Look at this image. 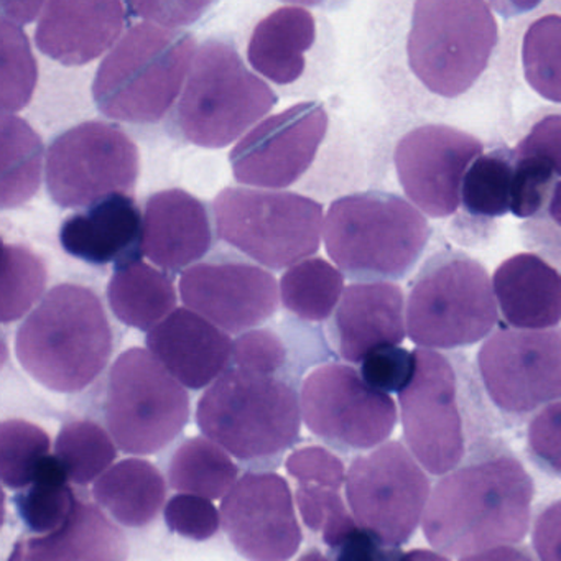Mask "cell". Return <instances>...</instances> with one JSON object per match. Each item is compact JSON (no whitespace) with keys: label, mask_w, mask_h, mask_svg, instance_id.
<instances>
[{"label":"cell","mask_w":561,"mask_h":561,"mask_svg":"<svg viewBox=\"0 0 561 561\" xmlns=\"http://www.w3.org/2000/svg\"><path fill=\"white\" fill-rule=\"evenodd\" d=\"M534 494V481L520 459L488 439L436 482L423 515V534L448 557L518 543L530 528Z\"/></svg>","instance_id":"obj_1"},{"label":"cell","mask_w":561,"mask_h":561,"mask_svg":"<svg viewBox=\"0 0 561 561\" xmlns=\"http://www.w3.org/2000/svg\"><path fill=\"white\" fill-rule=\"evenodd\" d=\"M114 333L103 301L84 285L51 288L21 324L15 354L21 366L54 392L87 389L106 369Z\"/></svg>","instance_id":"obj_2"},{"label":"cell","mask_w":561,"mask_h":561,"mask_svg":"<svg viewBox=\"0 0 561 561\" xmlns=\"http://www.w3.org/2000/svg\"><path fill=\"white\" fill-rule=\"evenodd\" d=\"M468 376L455 357L413 351L412 377L399 392L400 416L410 453L430 474H448L488 442L482 399Z\"/></svg>","instance_id":"obj_3"},{"label":"cell","mask_w":561,"mask_h":561,"mask_svg":"<svg viewBox=\"0 0 561 561\" xmlns=\"http://www.w3.org/2000/svg\"><path fill=\"white\" fill-rule=\"evenodd\" d=\"M430 236L425 216L393 193L344 196L330 206L324 222L331 261L359 284L407 277L422 259Z\"/></svg>","instance_id":"obj_4"},{"label":"cell","mask_w":561,"mask_h":561,"mask_svg":"<svg viewBox=\"0 0 561 561\" xmlns=\"http://www.w3.org/2000/svg\"><path fill=\"white\" fill-rule=\"evenodd\" d=\"M195 55L192 34L147 22L134 25L98 68V110L123 123H159L182 93Z\"/></svg>","instance_id":"obj_5"},{"label":"cell","mask_w":561,"mask_h":561,"mask_svg":"<svg viewBox=\"0 0 561 561\" xmlns=\"http://www.w3.org/2000/svg\"><path fill=\"white\" fill-rule=\"evenodd\" d=\"M196 423L242 461L272 458L297 443L301 403L288 383L251 370H226L199 399Z\"/></svg>","instance_id":"obj_6"},{"label":"cell","mask_w":561,"mask_h":561,"mask_svg":"<svg viewBox=\"0 0 561 561\" xmlns=\"http://www.w3.org/2000/svg\"><path fill=\"white\" fill-rule=\"evenodd\" d=\"M407 333L425 350H455L484 340L497 323V300L481 262L439 252L416 275L407 301Z\"/></svg>","instance_id":"obj_7"},{"label":"cell","mask_w":561,"mask_h":561,"mask_svg":"<svg viewBox=\"0 0 561 561\" xmlns=\"http://www.w3.org/2000/svg\"><path fill=\"white\" fill-rule=\"evenodd\" d=\"M497 35L481 0H419L407 42L410 70L432 93L461 96L484 73Z\"/></svg>","instance_id":"obj_8"},{"label":"cell","mask_w":561,"mask_h":561,"mask_svg":"<svg viewBox=\"0 0 561 561\" xmlns=\"http://www.w3.org/2000/svg\"><path fill=\"white\" fill-rule=\"evenodd\" d=\"M277 101L231 42L213 38L196 50L180 98V129L195 146L222 149L271 113Z\"/></svg>","instance_id":"obj_9"},{"label":"cell","mask_w":561,"mask_h":561,"mask_svg":"<svg viewBox=\"0 0 561 561\" xmlns=\"http://www.w3.org/2000/svg\"><path fill=\"white\" fill-rule=\"evenodd\" d=\"M213 213L222 241L272 271L294 267L320 249L323 206L307 196L229 186Z\"/></svg>","instance_id":"obj_10"},{"label":"cell","mask_w":561,"mask_h":561,"mask_svg":"<svg viewBox=\"0 0 561 561\" xmlns=\"http://www.w3.org/2000/svg\"><path fill=\"white\" fill-rule=\"evenodd\" d=\"M190 397L150 351L130 347L110 370L106 423L116 445L130 455H153L188 423Z\"/></svg>","instance_id":"obj_11"},{"label":"cell","mask_w":561,"mask_h":561,"mask_svg":"<svg viewBox=\"0 0 561 561\" xmlns=\"http://www.w3.org/2000/svg\"><path fill=\"white\" fill-rule=\"evenodd\" d=\"M140 156L136 142L114 124L90 121L71 127L47 152V188L61 208L93 206L136 188Z\"/></svg>","instance_id":"obj_12"},{"label":"cell","mask_w":561,"mask_h":561,"mask_svg":"<svg viewBox=\"0 0 561 561\" xmlns=\"http://www.w3.org/2000/svg\"><path fill=\"white\" fill-rule=\"evenodd\" d=\"M432 485L403 443L389 442L351 465L346 497L357 525L399 548L425 515Z\"/></svg>","instance_id":"obj_13"},{"label":"cell","mask_w":561,"mask_h":561,"mask_svg":"<svg viewBox=\"0 0 561 561\" xmlns=\"http://www.w3.org/2000/svg\"><path fill=\"white\" fill-rule=\"evenodd\" d=\"M479 376L504 415L525 419L561 400V328L501 330L478 353Z\"/></svg>","instance_id":"obj_14"},{"label":"cell","mask_w":561,"mask_h":561,"mask_svg":"<svg viewBox=\"0 0 561 561\" xmlns=\"http://www.w3.org/2000/svg\"><path fill=\"white\" fill-rule=\"evenodd\" d=\"M301 416L311 433L344 449L383 445L397 425L389 393L373 389L344 364H324L308 374L301 387Z\"/></svg>","instance_id":"obj_15"},{"label":"cell","mask_w":561,"mask_h":561,"mask_svg":"<svg viewBox=\"0 0 561 561\" xmlns=\"http://www.w3.org/2000/svg\"><path fill=\"white\" fill-rule=\"evenodd\" d=\"M328 130L318 103H298L259 123L229 153L232 175L242 185L287 188L310 169Z\"/></svg>","instance_id":"obj_16"},{"label":"cell","mask_w":561,"mask_h":561,"mask_svg":"<svg viewBox=\"0 0 561 561\" xmlns=\"http://www.w3.org/2000/svg\"><path fill=\"white\" fill-rule=\"evenodd\" d=\"M481 140L455 127L430 124L410 130L396 149L400 185L430 218H448L461 203L466 170L482 156Z\"/></svg>","instance_id":"obj_17"},{"label":"cell","mask_w":561,"mask_h":561,"mask_svg":"<svg viewBox=\"0 0 561 561\" xmlns=\"http://www.w3.org/2000/svg\"><path fill=\"white\" fill-rule=\"evenodd\" d=\"M221 520L249 561H288L300 550V524L290 488L274 472H248L222 499Z\"/></svg>","instance_id":"obj_18"},{"label":"cell","mask_w":561,"mask_h":561,"mask_svg":"<svg viewBox=\"0 0 561 561\" xmlns=\"http://www.w3.org/2000/svg\"><path fill=\"white\" fill-rule=\"evenodd\" d=\"M180 295L190 310L232 334L252 331L278 308L274 275L242 262H206L186 268Z\"/></svg>","instance_id":"obj_19"},{"label":"cell","mask_w":561,"mask_h":561,"mask_svg":"<svg viewBox=\"0 0 561 561\" xmlns=\"http://www.w3.org/2000/svg\"><path fill=\"white\" fill-rule=\"evenodd\" d=\"M126 24V5L117 0H54L45 4L35 44L45 57L81 67L113 47Z\"/></svg>","instance_id":"obj_20"},{"label":"cell","mask_w":561,"mask_h":561,"mask_svg":"<svg viewBox=\"0 0 561 561\" xmlns=\"http://www.w3.org/2000/svg\"><path fill=\"white\" fill-rule=\"evenodd\" d=\"M150 353L188 389L215 383L228 367L234 343L228 333L190 308H176L147 334Z\"/></svg>","instance_id":"obj_21"},{"label":"cell","mask_w":561,"mask_h":561,"mask_svg":"<svg viewBox=\"0 0 561 561\" xmlns=\"http://www.w3.org/2000/svg\"><path fill=\"white\" fill-rule=\"evenodd\" d=\"M405 300L390 282L353 284L334 313V340L347 363H363L380 347L399 346L407 336Z\"/></svg>","instance_id":"obj_22"},{"label":"cell","mask_w":561,"mask_h":561,"mask_svg":"<svg viewBox=\"0 0 561 561\" xmlns=\"http://www.w3.org/2000/svg\"><path fill=\"white\" fill-rule=\"evenodd\" d=\"M211 244V221L202 199L179 188L150 196L142 234V254L149 261L179 272L205 257Z\"/></svg>","instance_id":"obj_23"},{"label":"cell","mask_w":561,"mask_h":561,"mask_svg":"<svg viewBox=\"0 0 561 561\" xmlns=\"http://www.w3.org/2000/svg\"><path fill=\"white\" fill-rule=\"evenodd\" d=\"M144 216L136 199L113 195L84 213L65 219L60 244L71 257L103 267L136 261L142 255Z\"/></svg>","instance_id":"obj_24"},{"label":"cell","mask_w":561,"mask_h":561,"mask_svg":"<svg viewBox=\"0 0 561 561\" xmlns=\"http://www.w3.org/2000/svg\"><path fill=\"white\" fill-rule=\"evenodd\" d=\"M502 317L515 330H550L561 323V275L535 254L512 255L492 278Z\"/></svg>","instance_id":"obj_25"},{"label":"cell","mask_w":561,"mask_h":561,"mask_svg":"<svg viewBox=\"0 0 561 561\" xmlns=\"http://www.w3.org/2000/svg\"><path fill=\"white\" fill-rule=\"evenodd\" d=\"M127 553L123 531L100 508L78 501L64 527L22 541L9 561H126Z\"/></svg>","instance_id":"obj_26"},{"label":"cell","mask_w":561,"mask_h":561,"mask_svg":"<svg viewBox=\"0 0 561 561\" xmlns=\"http://www.w3.org/2000/svg\"><path fill=\"white\" fill-rule=\"evenodd\" d=\"M317 41L313 15L304 5H284L259 22L248 45V60L262 77L277 84L295 83L304 75L305 51Z\"/></svg>","instance_id":"obj_27"},{"label":"cell","mask_w":561,"mask_h":561,"mask_svg":"<svg viewBox=\"0 0 561 561\" xmlns=\"http://www.w3.org/2000/svg\"><path fill=\"white\" fill-rule=\"evenodd\" d=\"M98 504L126 527H146L167 497L162 472L146 459L129 458L107 469L93 488Z\"/></svg>","instance_id":"obj_28"},{"label":"cell","mask_w":561,"mask_h":561,"mask_svg":"<svg viewBox=\"0 0 561 561\" xmlns=\"http://www.w3.org/2000/svg\"><path fill=\"white\" fill-rule=\"evenodd\" d=\"M107 300L117 320L140 331L153 330L176 310L173 282L140 259L116 267Z\"/></svg>","instance_id":"obj_29"},{"label":"cell","mask_w":561,"mask_h":561,"mask_svg":"<svg viewBox=\"0 0 561 561\" xmlns=\"http://www.w3.org/2000/svg\"><path fill=\"white\" fill-rule=\"evenodd\" d=\"M0 142V206L5 211L31 202L41 190L44 142L31 124L14 114H2Z\"/></svg>","instance_id":"obj_30"},{"label":"cell","mask_w":561,"mask_h":561,"mask_svg":"<svg viewBox=\"0 0 561 561\" xmlns=\"http://www.w3.org/2000/svg\"><path fill=\"white\" fill-rule=\"evenodd\" d=\"M238 466L211 439L195 436L183 442L170 459V484L183 494L221 499L234 488Z\"/></svg>","instance_id":"obj_31"},{"label":"cell","mask_w":561,"mask_h":561,"mask_svg":"<svg viewBox=\"0 0 561 561\" xmlns=\"http://www.w3.org/2000/svg\"><path fill=\"white\" fill-rule=\"evenodd\" d=\"M343 290V272L321 257L294 265L280 280L282 304L307 321L328 320L340 305Z\"/></svg>","instance_id":"obj_32"},{"label":"cell","mask_w":561,"mask_h":561,"mask_svg":"<svg viewBox=\"0 0 561 561\" xmlns=\"http://www.w3.org/2000/svg\"><path fill=\"white\" fill-rule=\"evenodd\" d=\"M514 150L499 149L479 157L465 176L461 199L476 218H501L511 211Z\"/></svg>","instance_id":"obj_33"},{"label":"cell","mask_w":561,"mask_h":561,"mask_svg":"<svg viewBox=\"0 0 561 561\" xmlns=\"http://www.w3.org/2000/svg\"><path fill=\"white\" fill-rule=\"evenodd\" d=\"M106 430L90 420L67 423L55 442V456L64 462L68 479L87 485L113 468L117 449Z\"/></svg>","instance_id":"obj_34"},{"label":"cell","mask_w":561,"mask_h":561,"mask_svg":"<svg viewBox=\"0 0 561 561\" xmlns=\"http://www.w3.org/2000/svg\"><path fill=\"white\" fill-rule=\"evenodd\" d=\"M48 268L41 255L21 244H5L2 254L0 320H21L41 300L47 288Z\"/></svg>","instance_id":"obj_35"},{"label":"cell","mask_w":561,"mask_h":561,"mask_svg":"<svg viewBox=\"0 0 561 561\" xmlns=\"http://www.w3.org/2000/svg\"><path fill=\"white\" fill-rule=\"evenodd\" d=\"M527 83L551 103H561V15L538 19L528 27L522 45Z\"/></svg>","instance_id":"obj_36"},{"label":"cell","mask_w":561,"mask_h":561,"mask_svg":"<svg viewBox=\"0 0 561 561\" xmlns=\"http://www.w3.org/2000/svg\"><path fill=\"white\" fill-rule=\"evenodd\" d=\"M50 435L25 420H5L0 425V478L11 489L28 488L50 453Z\"/></svg>","instance_id":"obj_37"},{"label":"cell","mask_w":561,"mask_h":561,"mask_svg":"<svg viewBox=\"0 0 561 561\" xmlns=\"http://www.w3.org/2000/svg\"><path fill=\"white\" fill-rule=\"evenodd\" d=\"M2 45V73H0V106L2 114L25 110L34 96L38 81V67L31 42L21 25L2 19L0 22Z\"/></svg>","instance_id":"obj_38"},{"label":"cell","mask_w":561,"mask_h":561,"mask_svg":"<svg viewBox=\"0 0 561 561\" xmlns=\"http://www.w3.org/2000/svg\"><path fill=\"white\" fill-rule=\"evenodd\" d=\"M68 482L37 479L15 497L19 514L32 531L48 535L67 524L78 504Z\"/></svg>","instance_id":"obj_39"},{"label":"cell","mask_w":561,"mask_h":561,"mask_svg":"<svg viewBox=\"0 0 561 561\" xmlns=\"http://www.w3.org/2000/svg\"><path fill=\"white\" fill-rule=\"evenodd\" d=\"M301 518L310 530L320 531L323 541L334 550L357 528L340 492L321 485L304 484L297 491Z\"/></svg>","instance_id":"obj_40"},{"label":"cell","mask_w":561,"mask_h":561,"mask_svg":"<svg viewBox=\"0 0 561 561\" xmlns=\"http://www.w3.org/2000/svg\"><path fill=\"white\" fill-rule=\"evenodd\" d=\"M553 167L537 157L515 156L514 180H512L511 211L517 218L537 215L553 193Z\"/></svg>","instance_id":"obj_41"},{"label":"cell","mask_w":561,"mask_h":561,"mask_svg":"<svg viewBox=\"0 0 561 561\" xmlns=\"http://www.w3.org/2000/svg\"><path fill=\"white\" fill-rule=\"evenodd\" d=\"M219 520V512L213 502L199 495H175L165 507V522L170 530L190 540L203 541L215 537Z\"/></svg>","instance_id":"obj_42"},{"label":"cell","mask_w":561,"mask_h":561,"mask_svg":"<svg viewBox=\"0 0 561 561\" xmlns=\"http://www.w3.org/2000/svg\"><path fill=\"white\" fill-rule=\"evenodd\" d=\"M527 449L541 471L561 479V400L545 407L530 420Z\"/></svg>","instance_id":"obj_43"},{"label":"cell","mask_w":561,"mask_h":561,"mask_svg":"<svg viewBox=\"0 0 561 561\" xmlns=\"http://www.w3.org/2000/svg\"><path fill=\"white\" fill-rule=\"evenodd\" d=\"M232 359L239 369L274 376L287 360V350L271 330H252L234 341Z\"/></svg>","instance_id":"obj_44"},{"label":"cell","mask_w":561,"mask_h":561,"mask_svg":"<svg viewBox=\"0 0 561 561\" xmlns=\"http://www.w3.org/2000/svg\"><path fill=\"white\" fill-rule=\"evenodd\" d=\"M285 466L288 474L301 484L321 485L334 491H340L347 478L343 461L321 446L297 449L288 456Z\"/></svg>","instance_id":"obj_45"},{"label":"cell","mask_w":561,"mask_h":561,"mask_svg":"<svg viewBox=\"0 0 561 561\" xmlns=\"http://www.w3.org/2000/svg\"><path fill=\"white\" fill-rule=\"evenodd\" d=\"M413 373V353L400 346L380 347L360 363V376L380 392H400Z\"/></svg>","instance_id":"obj_46"},{"label":"cell","mask_w":561,"mask_h":561,"mask_svg":"<svg viewBox=\"0 0 561 561\" xmlns=\"http://www.w3.org/2000/svg\"><path fill=\"white\" fill-rule=\"evenodd\" d=\"M517 157H537L553 167L561 176V114L538 121L514 150Z\"/></svg>","instance_id":"obj_47"},{"label":"cell","mask_w":561,"mask_h":561,"mask_svg":"<svg viewBox=\"0 0 561 561\" xmlns=\"http://www.w3.org/2000/svg\"><path fill=\"white\" fill-rule=\"evenodd\" d=\"M333 553L334 561H397L402 551L389 547L374 531L357 525Z\"/></svg>","instance_id":"obj_48"},{"label":"cell","mask_w":561,"mask_h":561,"mask_svg":"<svg viewBox=\"0 0 561 561\" xmlns=\"http://www.w3.org/2000/svg\"><path fill=\"white\" fill-rule=\"evenodd\" d=\"M531 543L540 561H561V497L538 511Z\"/></svg>","instance_id":"obj_49"},{"label":"cell","mask_w":561,"mask_h":561,"mask_svg":"<svg viewBox=\"0 0 561 561\" xmlns=\"http://www.w3.org/2000/svg\"><path fill=\"white\" fill-rule=\"evenodd\" d=\"M167 12L160 11L156 4H146V2H134L130 8L137 12V15L150 19V21L162 22L167 25H183L196 21L205 9H208L209 2H190L188 8L182 12H175L180 8L179 2L173 4H162Z\"/></svg>","instance_id":"obj_50"},{"label":"cell","mask_w":561,"mask_h":561,"mask_svg":"<svg viewBox=\"0 0 561 561\" xmlns=\"http://www.w3.org/2000/svg\"><path fill=\"white\" fill-rule=\"evenodd\" d=\"M459 561H537V558L528 548L504 545V547L491 548L481 553L468 554Z\"/></svg>","instance_id":"obj_51"},{"label":"cell","mask_w":561,"mask_h":561,"mask_svg":"<svg viewBox=\"0 0 561 561\" xmlns=\"http://www.w3.org/2000/svg\"><path fill=\"white\" fill-rule=\"evenodd\" d=\"M44 2H2V12L8 21L14 22V24H25V22H32L41 11H44Z\"/></svg>","instance_id":"obj_52"},{"label":"cell","mask_w":561,"mask_h":561,"mask_svg":"<svg viewBox=\"0 0 561 561\" xmlns=\"http://www.w3.org/2000/svg\"><path fill=\"white\" fill-rule=\"evenodd\" d=\"M397 561H449L445 554L439 551L423 550V548H416V550L407 551L402 553Z\"/></svg>","instance_id":"obj_53"},{"label":"cell","mask_w":561,"mask_h":561,"mask_svg":"<svg viewBox=\"0 0 561 561\" xmlns=\"http://www.w3.org/2000/svg\"><path fill=\"white\" fill-rule=\"evenodd\" d=\"M548 215L553 219L554 225L561 228V182L557 183L551 193L550 202H548Z\"/></svg>","instance_id":"obj_54"},{"label":"cell","mask_w":561,"mask_h":561,"mask_svg":"<svg viewBox=\"0 0 561 561\" xmlns=\"http://www.w3.org/2000/svg\"><path fill=\"white\" fill-rule=\"evenodd\" d=\"M297 561H330L320 550H310L308 553H305L300 560Z\"/></svg>","instance_id":"obj_55"}]
</instances>
